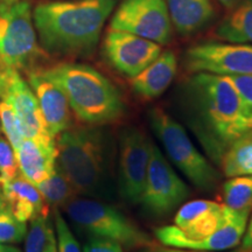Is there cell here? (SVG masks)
Masks as SVG:
<instances>
[{"mask_svg": "<svg viewBox=\"0 0 252 252\" xmlns=\"http://www.w3.org/2000/svg\"><path fill=\"white\" fill-rule=\"evenodd\" d=\"M185 117L207 156L220 166L226 150L252 130L248 110L228 76L194 72L186 84Z\"/></svg>", "mask_w": 252, "mask_h": 252, "instance_id": "cell-1", "label": "cell"}, {"mask_svg": "<svg viewBox=\"0 0 252 252\" xmlns=\"http://www.w3.org/2000/svg\"><path fill=\"white\" fill-rule=\"evenodd\" d=\"M115 5L116 0L39 2L33 9V21L42 49L62 56L90 55Z\"/></svg>", "mask_w": 252, "mask_h": 252, "instance_id": "cell-2", "label": "cell"}, {"mask_svg": "<svg viewBox=\"0 0 252 252\" xmlns=\"http://www.w3.org/2000/svg\"><path fill=\"white\" fill-rule=\"evenodd\" d=\"M56 162L77 193L112 196V144L98 127L63 131L56 141Z\"/></svg>", "mask_w": 252, "mask_h": 252, "instance_id": "cell-3", "label": "cell"}, {"mask_svg": "<svg viewBox=\"0 0 252 252\" xmlns=\"http://www.w3.org/2000/svg\"><path fill=\"white\" fill-rule=\"evenodd\" d=\"M40 70L63 91L72 112L81 122L103 125L124 116L125 103L121 91L90 65L61 62Z\"/></svg>", "mask_w": 252, "mask_h": 252, "instance_id": "cell-4", "label": "cell"}, {"mask_svg": "<svg viewBox=\"0 0 252 252\" xmlns=\"http://www.w3.org/2000/svg\"><path fill=\"white\" fill-rule=\"evenodd\" d=\"M149 119L154 134L176 168L200 190L204 193L215 191L220 182L219 172L198 152L184 126L158 108L149 112Z\"/></svg>", "mask_w": 252, "mask_h": 252, "instance_id": "cell-5", "label": "cell"}, {"mask_svg": "<svg viewBox=\"0 0 252 252\" xmlns=\"http://www.w3.org/2000/svg\"><path fill=\"white\" fill-rule=\"evenodd\" d=\"M37 43L33 11L26 0L0 2V58L15 70L30 72L46 58Z\"/></svg>", "mask_w": 252, "mask_h": 252, "instance_id": "cell-6", "label": "cell"}, {"mask_svg": "<svg viewBox=\"0 0 252 252\" xmlns=\"http://www.w3.org/2000/svg\"><path fill=\"white\" fill-rule=\"evenodd\" d=\"M64 208L69 219L94 237L111 239L127 249L153 245L149 235L109 204L90 198L74 197Z\"/></svg>", "mask_w": 252, "mask_h": 252, "instance_id": "cell-7", "label": "cell"}, {"mask_svg": "<svg viewBox=\"0 0 252 252\" xmlns=\"http://www.w3.org/2000/svg\"><path fill=\"white\" fill-rule=\"evenodd\" d=\"M190 196L182 180L156 144H152L150 165L140 204L149 216L162 219L174 212Z\"/></svg>", "mask_w": 252, "mask_h": 252, "instance_id": "cell-8", "label": "cell"}, {"mask_svg": "<svg viewBox=\"0 0 252 252\" xmlns=\"http://www.w3.org/2000/svg\"><path fill=\"white\" fill-rule=\"evenodd\" d=\"M110 28L125 31L168 45L173 37V25L165 0H123L112 15Z\"/></svg>", "mask_w": 252, "mask_h": 252, "instance_id": "cell-9", "label": "cell"}, {"mask_svg": "<svg viewBox=\"0 0 252 252\" xmlns=\"http://www.w3.org/2000/svg\"><path fill=\"white\" fill-rule=\"evenodd\" d=\"M152 141L137 127H126L119 135L118 193L125 202L138 204L150 165Z\"/></svg>", "mask_w": 252, "mask_h": 252, "instance_id": "cell-10", "label": "cell"}, {"mask_svg": "<svg viewBox=\"0 0 252 252\" xmlns=\"http://www.w3.org/2000/svg\"><path fill=\"white\" fill-rule=\"evenodd\" d=\"M185 65L190 72H209L222 76L252 75V45L198 43L186 52Z\"/></svg>", "mask_w": 252, "mask_h": 252, "instance_id": "cell-11", "label": "cell"}, {"mask_svg": "<svg viewBox=\"0 0 252 252\" xmlns=\"http://www.w3.org/2000/svg\"><path fill=\"white\" fill-rule=\"evenodd\" d=\"M103 52L113 69L132 78L161 54L162 48L154 41L110 28L104 37Z\"/></svg>", "mask_w": 252, "mask_h": 252, "instance_id": "cell-12", "label": "cell"}, {"mask_svg": "<svg viewBox=\"0 0 252 252\" xmlns=\"http://www.w3.org/2000/svg\"><path fill=\"white\" fill-rule=\"evenodd\" d=\"M2 100L13 108L25 139H32L49 149H56L55 138L47 127L35 94L18 70H14Z\"/></svg>", "mask_w": 252, "mask_h": 252, "instance_id": "cell-13", "label": "cell"}, {"mask_svg": "<svg viewBox=\"0 0 252 252\" xmlns=\"http://www.w3.org/2000/svg\"><path fill=\"white\" fill-rule=\"evenodd\" d=\"M28 84L35 94L47 127L56 138L71 126V109L63 91L39 68L27 72Z\"/></svg>", "mask_w": 252, "mask_h": 252, "instance_id": "cell-14", "label": "cell"}, {"mask_svg": "<svg viewBox=\"0 0 252 252\" xmlns=\"http://www.w3.org/2000/svg\"><path fill=\"white\" fill-rule=\"evenodd\" d=\"M178 71V59L171 50L161 52L137 76L130 78L132 90L143 99H154L171 86Z\"/></svg>", "mask_w": 252, "mask_h": 252, "instance_id": "cell-15", "label": "cell"}, {"mask_svg": "<svg viewBox=\"0 0 252 252\" xmlns=\"http://www.w3.org/2000/svg\"><path fill=\"white\" fill-rule=\"evenodd\" d=\"M0 186L4 201L7 203L6 206L19 220L27 222L37 215H48L49 206L36 186L28 181L23 174Z\"/></svg>", "mask_w": 252, "mask_h": 252, "instance_id": "cell-16", "label": "cell"}, {"mask_svg": "<svg viewBox=\"0 0 252 252\" xmlns=\"http://www.w3.org/2000/svg\"><path fill=\"white\" fill-rule=\"evenodd\" d=\"M173 28L181 35H191L215 17L213 0H165Z\"/></svg>", "mask_w": 252, "mask_h": 252, "instance_id": "cell-17", "label": "cell"}, {"mask_svg": "<svg viewBox=\"0 0 252 252\" xmlns=\"http://www.w3.org/2000/svg\"><path fill=\"white\" fill-rule=\"evenodd\" d=\"M21 174L37 185L46 180L56 167V149H49L32 139H24L15 151Z\"/></svg>", "mask_w": 252, "mask_h": 252, "instance_id": "cell-18", "label": "cell"}, {"mask_svg": "<svg viewBox=\"0 0 252 252\" xmlns=\"http://www.w3.org/2000/svg\"><path fill=\"white\" fill-rule=\"evenodd\" d=\"M220 39L231 43L252 45V0H241L216 30Z\"/></svg>", "mask_w": 252, "mask_h": 252, "instance_id": "cell-19", "label": "cell"}, {"mask_svg": "<svg viewBox=\"0 0 252 252\" xmlns=\"http://www.w3.org/2000/svg\"><path fill=\"white\" fill-rule=\"evenodd\" d=\"M220 166L226 178L252 175V130L231 144Z\"/></svg>", "mask_w": 252, "mask_h": 252, "instance_id": "cell-20", "label": "cell"}, {"mask_svg": "<svg viewBox=\"0 0 252 252\" xmlns=\"http://www.w3.org/2000/svg\"><path fill=\"white\" fill-rule=\"evenodd\" d=\"M48 206L54 208L64 207L76 195V189L70 184L64 173L61 171L58 162L55 169L46 180L35 185Z\"/></svg>", "mask_w": 252, "mask_h": 252, "instance_id": "cell-21", "label": "cell"}, {"mask_svg": "<svg viewBox=\"0 0 252 252\" xmlns=\"http://www.w3.org/2000/svg\"><path fill=\"white\" fill-rule=\"evenodd\" d=\"M224 206L236 212H251L252 175L229 178L222 186Z\"/></svg>", "mask_w": 252, "mask_h": 252, "instance_id": "cell-22", "label": "cell"}, {"mask_svg": "<svg viewBox=\"0 0 252 252\" xmlns=\"http://www.w3.org/2000/svg\"><path fill=\"white\" fill-rule=\"evenodd\" d=\"M26 234V222L19 220L4 204L0 208V243H20Z\"/></svg>", "mask_w": 252, "mask_h": 252, "instance_id": "cell-23", "label": "cell"}, {"mask_svg": "<svg viewBox=\"0 0 252 252\" xmlns=\"http://www.w3.org/2000/svg\"><path fill=\"white\" fill-rule=\"evenodd\" d=\"M52 225L48 220V215H37L31 220L30 230L26 234V252H43L46 242L48 238V232Z\"/></svg>", "mask_w": 252, "mask_h": 252, "instance_id": "cell-24", "label": "cell"}, {"mask_svg": "<svg viewBox=\"0 0 252 252\" xmlns=\"http://www.w3.org/2000/svg\"><path fill=\"white\" fill-rule=\"evenodd\" d=\"M0 123H1L0 124L1 125V130L4 131L6 137H7V140L12 145L15 152L25 138L21 134L18 117L15 115L13 108L5 100L0 102Z\"/></svg>", "mask_w": 252, "mask_h": 252, "instance_id": "cell-25", "label": "cell"}, {"mask_svg": "<svg viewBox=\"0 0 252 252\" xmlns=\"http://www.w3.org/2000/svg\"><path fill=\"white\" fill-rule=\"evenodd\" d=\"M17 156L8 140L0 137V185L13 180L19 175Z\"/></svg>", "mask_w": 252, "mask_h": 252, "instance_id": "cell-26", "label": "cell"}, {"mask_svg": "<svg viewBox=\"0 0 252 252\" xmlns=\"http://www.w3.org/2000/svg\"><path fill=\"white\" fill-rule=\"evenodd\" d=\"M55 228L58 235V249L59 252H82L76 238L72 235L70 228L63 219L58 208L54 210Z\"/></svg>", "mask_w": 252, "mask_h": 252, "instance_id": "cell-27", "label": "cell"}, {"mask_svg": "<svg viewBox=\"0 0 252 252\" xmlns=\"http://www.w3.org/2000/svg\"><path fill=\"white\" fill-rule=\"evenodd\" d=\"M231 80L236 89L241 94L242 99L247 106L249 119L252 126V75H243V76H228Z\"/></svg>", "mask_w": 252, "mask_h": 252, "instance_id": "cell-28", "label": "cell"}, {"mask_svg": "<svg viewBox=\"0 0 252 252\" xmlns=\"http://www.w3.org/2000/svg\"><path fill=\"white\" fill-rule=\"evenodd\" d=\"M84 252H124L117 242L108 238L93 237L84 245Z\"/></svg>", "mask_w": 252, "mask_h": 252, "instance_id": "cell-29", "label": "cell"}, {"mask_svg": "<svg viewBox=\"0 0 252 252\" xmlns=\"http://www.w3.org/2000/svg\"><path fill=\"white\" fill-rule=\"evenodd\" d=\"M15 69L8 67L4 62V60L0 58V98H4L6 91L9 86L12 75H13Z\"/></svg>", "mask_w": 252, "mask_h": 252, "instance_id": "cell-30", "label": "cell"}, {"mask_svg": "<svg viewBox=\"0 0 252 252\" xmlns=\"http://www.w3.org/2000/svg\"><path fill=\"white\" fill-rule=\"evenodd\" d=\"M243 250L245 252H252V216L250 222L248 223L247 231L243 237Z\"/></svg>", "mask_w": 252, "mask_h": 252, "instance_id": "cell-31", "label": "cell"}, {"mask_svg": "<svg viewBox=\"0 0 252 252\" xmlns=\"http://www.w3.org/2000/svg\"><path fill=\"white\" fill-rule=\"evenodd\" d=\"M43 252H58V248H56V238L53 231V228H50L48 232V238H47L45 251Z\"/></svg>", "mask_w": 252, "mask_h": 252, "instance_id": "cell-32", "label": "cell"}, {"mask_svg": "<svg viewBox=\"0 0 252 252\" xmlns=\"http://www.w3.org/2000/svg\"><path fill=\"white\" fill-rule=\"evenodd\" d=\"M146 252H209V251H195V250H185V249H175V248H157L150 247L147 248Z\"/></svg>", "mask_w": 252, "mask_h": 252, "instance_id": "cell-33", "label": "cell"}, {"mask_svg": "<svg viewBox=\"0 0 252 252\" xmlns=\"http://www.w3.org/2000/svg\"><path fill=\"white\" fill-rule=\"evenodd\" d=\"M217 1H219L220 4L222 5L225 9H228V11H230V9L234 8L235 6L237 5L239 1H241V0H217Z\"/></svg>", "mask_w": 252, "mask_h": 252, "instance_id": "cell-34", "label": "cell"}, {"mask_svg": "<svg viewBox=\"0 0 252 252\" xmlns=\"http://www.w3.org/2000/svg\"><path fill=\"white\" fill-rule=\"evenodd\" d=\"M0 252H20V250L14 247H8V245L0 243Z\"/></svg>", "mask_w": 252, "mask_h": 252, "instance_id": "cell-35", "label": "cell"}, {"mask_svg": "<svg viewBox=\"0 0 252 252\" xmlns=\"http://www.w3.org/2000/svg\"><path fill=\"white\" fill-rule=\"evenodd\" d=\"M1 2H4V4H13V2L18 1V0H0Z\"/></svg>", "mask_w": 252, "mask_h": 252, "instance_id": "cell-36", "label": "cell"}, {"mask_svg": "<svg viewBox=\"0 0 252 252\" xmlns=\"http://www.w3.org/2000/svg\"><path fill=\"white\" fill-rule=\"evenodd\" d=\"M5 202H4V196H2V194L0 195V208L4 206Z\"/></svg>", "mask_w": 252, "mask_h": 252, "instance_id": "cell-37", "label": "cell"}, {"mask_svg": "<svg viewBox=\"0 0 252 252\" xmlns=\"http://www.w3.org/2000/svg\"><path fill=\"white\" fill-rule=\"evenodd\" d=\"M0 131H1V125H0Z\"/></svg>", "mask_w": 252, "mask_h": 252, "instance_id": "cell-38", "label": "cell"}, {"mask_svg": "<svg viewBox=\"0 0 252 252\" xmlns=\"http://www.w3.org/2000/svg\"><path fill=\"white\" fill-rule=\"evenodd\" d=\"M1 194H2V193H0V195H1Z\"/></svg>", "mask_w": 252, "mask_h": 252, "instance_id": "cell-39", "label": "cell"}, {"mask_svg": "<svg viewBox=\"0 0 252 252\" xmlns=\"http://www.w3.org/2000/svg\"><path fill=\"white\" fill-rule=\"evenodd\" d=\"M0 2H1V1H0Z\"/></svg>", "mask_w": 252, "mask_h": 252, "instance_id": "cell-40", "label": "cell"}]
</instances>
